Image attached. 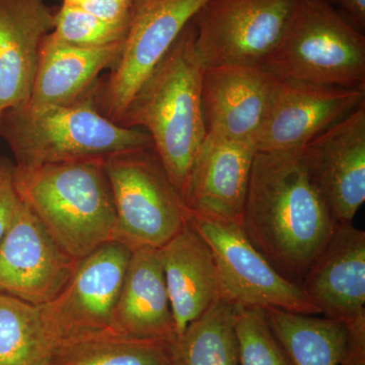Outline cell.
Returning <instances> with one entry per match:
<instances>
[{
	"instance_id": "cell-21",
	"label": "cell",
	"mask_w": 365,
	"mask_h": 365,
	"mask_svg": "<svg viewBox=\"0 0 365 365\" xmlns=\"http://www.w3.org/2000/svg\"><path fill=\"white\" fill-rule=\"evenodd\" d=\"M269 322L292 365H340L344 356L345 324L316 314L266 309Z\"/></svg>"
},
{
	"instance_id": "cell-9",
	"label": "cell",
	"mask_w": 365,
	"mask_h": 365,
	"mask_svg": "<svg viewBox=\"0 0 365 365\" xmlns=\"http://www.w3.org/2000/svg\"><path fill=\"white\" fill-rule=\"evenodd\" d=\"M297 0H206L192 18L204 67L262 66L288 25Z\"/></svg>"
},
{
	"instance_id": "cell-30",
	"label": "cell",
	"mask_w": 365,
	"mask_h": 365,
	"mask_svg": "<svg viewBox=\"0 0 365 365\" xmlns=\"http://www.w3.org/2000/svg\"><path fill=\"white\" fill-rule=\"evenodd\" d=\"M339 4L341 14L355 28L364 32L365 29V0H333V4Z\"/></svg>"
},
{
	"instance_id": "cell-23",
	"label": "cell",
	"mask_w": 365,
	"mask_h": 365,
	"mask_svg": "<svg viewBox=\"0 0 365 365\" xmlns=\"http://www.w3.org/2000/svg\"><path fill=\"white\" fill-rule=\"evenodd\" d=\"M57 348L40 306L0 294V365H51Z\"/></svg>"
},
{
	"instance_id": "cell-7",
	"label": "cell",
	"mask_w": 365,
	"mask_h": 365,
	"mask_svg": "<svg viewBox=\"0 0 365 365\" xmlns=\"http://www.w3.org/2000/svg\"><path fill=\"white\" fill-rule=\"evenodd\" d=\"M205 1L133 0V18L119 56L88 95L100 114L118 124L137 91Z\"/></svg>"
},
{
	"instance_id": "cell-6",
	"label": "cell",
	"mask_w": 365,
	"mask_h": 365,
	"mask_svg": "<svg viewBox=\"0 0 365 365\" xmlns=\"http://www.w3.org/2000/svg\"><path fill=\"white\" fill-rule=\"evenodd\" d=\"M116 237L131 251L160 249L184 227L188 209L153 146L108 158Z\"/></svg>"
},
{
	"instance_id": "cell-14",
	"label": "cell",
	"mask_w": 365,
	"mask_h": 365,
	"mask_svg": "<svg viewBox=\"0 0 365 365\" xmlns=\"http://www.w3.org/2000/svg\"><path fill=\"white\" fill-rule=\"evenodd\" d=\"M278 81L263 66L204 67L201 97L207 135L255 144Z\"/></svg>"
},
{
	"instance_id": "cell-13",
	"label": "cell",
	"mask_w": 365,
	"mask_h": 365,
	"mask_svg": "<svg viewBox=\"0 0 365 365\" xmlns=\"http://www.w3.org/2000/svg\"><path fill=\"white\" fill-rule=\"evenodd\" d=\"M78 262L23 202L0 242V294L43 306L63 289Z\"/></svg>"
},
{
	"instance_id": "cell-5",
	"label": "cell",
	"mask_w": 365,
	"mask_h": 365,
	"mask_svg": "<svg viewBox=\"0 0 365 365\" xmlns=\"http://www.w3.org/2000/svg\"><path fill=\"white\" fill-rule=\"evenodd\" d=\"M279 79L365 88V37L330 0H297L279 43L264 62Z\"/></svg>"
},
{
	"instance_id": "cell-4",
	"label": "cell",
	"mask_w": 365,
	"mask_h": 365,
	"mask_svg": "<svg viewBox=\"0 0 365 365\" xmlns=\"http://www.w3.org/2000/svg\"><path fill=\"white\" fill-rule=\"evenodd\" d=\"M0 137L13 151L16 167L105 162L153 146L148 132L126 128L100 114L88 95L73 104L30 112L11 108L0 114Z\"/></svg>"
},
{
	"instance_id": "cell-16",
	"label": "cell",
	"mask_w": 365,
	"mask_h": 365,
	"mask_svg": "<svg viewBox=\"0 0 365 365\" xmlns=\"http://www.w3.org/2000/svg\"><path fill=\"white\" fill-rule=\"evenodd\" d=\"M300 287L319 314L353 323L365 316V232L339 223Z\"/></svg>"
},
{
	"instance_id": "cell-32",
	"label": "cell",
	"mask_w": 365,
	"mask_h": 365,
	"mask_svg": "<svg viewBox=\"0 0 365 365\" xmlns=\"http://www.w3.org/2000/svg\"><path fill=\"white\" fill-rule=\"evenodd\" d=\"M330 1L332 2V4H333V0H330Z\"/></svg>"
},
{
	"instance_id": "cell-15",
	"label": "cell",
	"mask_w": 365,
	"mask_h": 365,
	"mask_svg": "<svg viewBox=\"0 0 365 365\" xmlns=\"http://www.w3.org/2000/svg\"><path fill=\"white\" fill-rule=\"evenodd\" d=\"M256 146L207 135L187 178L189 212L241 225Z\"/></svg>"
},
{
	"instance_id": "cell-31",
	"label": "cell",
	"mask_w": 365,
	"mask_h": 365,
	"mask_svg": "<svg viewBox=\"0 0 365 365\" xmlns=\"http://www.w3.org/2000/svg\"><path fill=\"white\" fill-rule=\"evenodd\" d=\"M64 4H71V6H78V4L83 2V0H62Z\"/></svg>"
},
{
	"instance_id": "cell-17",
	"label": "cell",
	"mask_w": 365,
	"mask_h": 365,
	"mask_svg": "<svg viewBox=\"0 0 365 365\" xmlns=\"http://www.w3.org/2000/svg\"><path fill=\"white\" fill-rule=\"evenodd\" d=\"M55 14L44 0H0V114L28 103Z\"/></svg>"
},
{
	"instance_id": "cell-2",
	"label": "cell",
	"mask_w": 365,
	"mask_h": 365,
	"mask_svg": "<svg viewBox=\"0 0 365 365\" xmlns=\"http://www.w3.org/2000/svg\"><path fill=\"white\" fill-rule=\"evenodd\" d=\"M204 66L190 21L145 79L118 125L148 132L170 181L182 197L207 136L202 109Z\"/></svg>"
},
{
	"instance_id": "cell-25",
	"label": "cell",
	"mask_w": 365,
	"mask_h": 365,
	"mask_svg": "<svg viewBox=\"0 0 365 365\" xmlns=\"http://www.w3.org/2000/svg\"><path fill=\"white\" fill-rule=\"evenodd\" d=\"M235 331L239 365H292L264 307L237 306Z\"/></svg>"
},
{
	"instance_id": "cell-27",
	"label": "cell",
	"mask_w": 365,
	"mask_h": 365,
	"mask_svg": "<svg viewBox=\"0 0 365 365\" xmlns=\"http://www.w3.org/2000/svg\"><path fill=\"white\" fill-rule=\"evenodd\" d=\"M21 203L14 180V163L0 158V242L16 220Z\"/></svg>"
},
{
	"instance_id": "cell-20",
	"label": "cell",
	"mask_w": 365,
	"mask_h": 365,
	"mask_svg": "<svg viewBox=\"0 0 365 365\" xmlns=\"http://www.w3.org/2000/svg\"><path fill=\"white\" fill-rule=\"evenodd\" d=\"M122 43L81 48L60 42L50 33L43 43L32 93L24 109L44 111L86 97L97 85L100 74L116 62Z\"/></svg>"
},
{
	"instance_id": "cell-1",
	"label": "cell",
	"mask_w": 365,
	"mask_h": 365,
	"mask_svg": "<svg viewBox=\"0 0 365 365\" xmlns=\"http://www.w3.org/2000/svg\"><path fill=\"white\" fill-rule=\"evenodd\" d=\"M338 225L299 150L257 151L241 227L280 275L300 284Z\"/></svg>"
},
{
	"instance_id": "cell-3",
	"label": "cell",
	"mask_w": 365,
	"mask_h": 365,
	"mask_svg": "<svg viewBox=\"0 0 365 365\" xmlns=\"http://www.w3.org/2000/svg\"><path fill=\"white\" fill-rule=\"evenodd\" d=\"M14 180L23 202L74 260L115 241L116 210L104 162L14 165Z\"/></svg>"
},
{
	"instance_id": "cell-28",
	"label": "cell",
	"mask_w": 365,
	"mask_h": 365,
	"mask_svg": "<svg viewBox=\"0 0 365 365\" xmlns=\"http://www.w3.org/2000/svg\"><path fill=\"white\" fill-rule=\"evenodd\" d=\"M78 6L100 20L119 25L130 26L134 14L133 0H83Z\"/></svg>"
},
{
	"instance_id": "cell-24",
	"label": "cell",
	"mask_w": 365,
	"mask_h": 365,
	"mask_svg": "<svg viewBox=\"0 0 365 365\" xmlns=\"http://www.w3.org/2000/svg\"><path fill=\"white\" fill-rule=\"evenodd\" d=\"M172 343L103 336L60 346L51 365H169Z\"/></svg>"
},
{
	"instance_id": "cell-22",
	"label": "cell",
	"mask_w": 365,
	"mask_h": 365,
	"mask_svg": "<svg viewBox=\"0 0 365 365\" xmlns=\"http://www.w3.org/2000/svg\"><path fill=\"white\" fill-rule=\"evenodd\" d=\"M237 304L220 297L170 346L169 365H239Z\"/></svg>"
},
{
	"instance_id": "cell-19",
	"label": "cell",
	"mask_w": 365,
	"mask_h": 365,
	"mask_svg": "<svg viewBox=\"0 0 365 365\" xmlns=\"http://www.w3.org/2000/svg\"><path fill=\"white\" fill-rule=\"evenodd\" d=\"M114 331L131 339H176L158 249L132 251L115 309Z\"/></svg>"
},
{
	"instance_id": "cell-29",
	"label": "cell",
	"mask_w": 365,
	"mask_h": 365,
	"mask_svg": "<svg viewBox=\"0 0 365 365\" xmlns=\"http://www.w3.org/2000/svg\"><path fill=\"white\" fill-rule=\"evenodd\" d=\"M344 356L340 365H365V316L345 324Z\"/></svg>"
},
{
	"instance_id": "cell-26",
	"label": "cell",
	"mask_w": 365,
	"mask_h": 365,
	"mask_svg": "<svg viewBox=\"0 0 365 365\" xmlns=\"http://www.w3.org/2000/svg\"><path fill=\"white\" fill-rule=\"evenodd\" d=\"M130 26L107 23L78 6L62 4L55 14L51 35L60 42L81 48H103L123 42Z\"/></svg>"
},
{
	"instance_id": "cell-11",
	"label": "cell",
	"mask_w": 365,
	"mask_h": 365,
	"mask_svg": "<svg viewBox=\"0 0 365 365\" xmlns=\"http://www.w3.org/2000/svg\"><path fill=\"white\" fill-rule=\"evenodd\" d=\"M364 104L365 88L279 79L255 139L256 150H302Z\"/></svg>"
},
{
	"instance_id": "cell-12",
	"label": "cell",
	"mask_w": 365,
	"mask_h": 365,
	"mask_svg": "<svg viewBox=\"0 0 365 365\" xmlns=\"http://www.w3.org/2000/svg\"><path fill=\"white\" fill-rule=\"evenodd\" d=\"M309 180L338 223L365 201V104L299 150Z\"/></svg>"
},
{
	"instance_id": "cell-10",
	"label": "cell",
	"mask_w": 365,
	"mask_h": 365,
	"mask_svg": "<svg viewBox=\"0 0 365 365\" xmlns=\"http://www.w3.org/2000/svg\"><path fill=\"white\" fill-rule=\"evenodd\" d=\"M189 220L210 247L223 299L240 307L319 314L300 285L280 275L257 251L241 225L192 212Z\"/></svg>"
},
{
	"instance_id": "cell-8",
	"label": "cell",
	"mask_w": 365,
	"mask_h": 365,
	"mask_svg": "<svg viewBox=\"0 0 365 365\" xmlns=\"http://www.w3.org/2000/svg\"><path fill=\"white\" fill-rule=\"evenodd\" d=\"M131 255L122 242H106L79 260L63 289L40 306L46 328L58 348L117 335L115 309Z\"/></svg>"
},
{
	"instance_id": "cell-18",
	"label": "cell",
	"mask_w": 365,
	"mask_h": 365,
	"mask_svg": "<svg viewBox=\"0 0 365 365\" xmlns=\"http://www.w3.org/2000/svg\"><path fill=\"white\" fill-rule=\"evenodd\" d=\"M158 253L178 337L220 299L217 270L210 247L189 215L184 227Z\"/></svg>"
}]
</instances>
